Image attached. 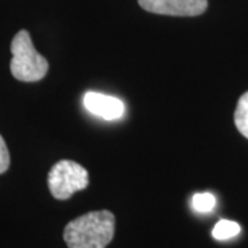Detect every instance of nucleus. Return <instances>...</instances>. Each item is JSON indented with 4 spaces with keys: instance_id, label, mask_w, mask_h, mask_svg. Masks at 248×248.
<instances>
[{
    "instance_id": "obj_1",
    "label": "nucleus",
    "mask_w": 248,
    "mask_h": 248,
    "mask_svg": "<svg viewBox=\"0 0 248 248\" xmlns=\"http://www.w3.org/2000/svg\"><path fill=\"white\" fill-rule=\"evenodd\" d=\"M115 236V215L108 211H91L71 221L63 231L68 248H107Z\"/></svg>"
},
{
    "instance_id": "obj_2",
    "label": "nucleus",
    "mask_w": 248,
    "mask_h": 248,
    "mask_svg": "<svg viewBox=\"0 0 248 248\" xmlns=\"http://www.w3.org/2000/svg\"><path fill=\"white\" fill-rule=\"evenodd\" d=\"M11 63L13 76L19 81H39L48 72V62L42 54L36 51L28 31H19L11 42Z\"/></svg>"
},
{
    "instance_id": "obj_3",
    "label": "nucleus",
    "mask_w": 248,
    "mask_h": 248,
    "mask_svg": "<svg viewBox=\"0 0 248 248\" xmlns=\"http://www.w3.org/2000/svg\"><path fill=\"white\" fill-rule=\"evenodd\" d=\"M87 170L72 160H61L54 164L47 177L50 193L57 200H68L76 192L89 186Z\"/></svg>"
},
{
    "instance_id": "obj_4",
    "label": "nucleus",
    "mask_w": 248,
    "mask_h": 248,
    "mask_svg": "<svg viewBox=\"0 0 248 248\" xmlns=\"http://www.w3.org/2000/svg\"><path fill=\"white\" fill-rule=\"evenodd\" d=\"M142 9L160 16L196 17L207 10V0H138Z\"/></svg>"
},
{
    "instance_id": "obj_5",
    "label": "nucleus",
    "mask_w": 248,
    "mask_h": 248,
    "mask_svg": "<svg viewBox=\"0 0 248 248\" xmlns=\"http://www.w3.org/2000/svg\"><path fill=\"white\" fill-rule=\"evenodd\" d=\"M83 102L90 113L98 116L104 120H119L123 117L125 112V107L122 99L101 93H94V91L86 93Z\"/></svg>"
},
{
    "instance_id": "obj_6",
    "label": "nucleus",
    "mask_w": 248,
    "mask_h": 248,
    "mask_svg": "<svg viewBox=\"0 0 248 248\" xmlns=\"http://www.w3.org/2000/svg\"><path fill=\"white\" fill-rule=\"evenodd\" d=\"M234 124L243 137L248 140V91L240 97L234 110Z\"/></svg>"
},
{
    "instance_id": "obj_7",
    "label": "nucleus",
    "mask_w": 248,
    "mask_h": 248,
    "mask_svg": "<svg viewBox=\"0 0 248 248\" xmlns=\"http://www.w3.org/2000/svg\"><path fill=\"white\" fill-rule=\"evenodd\" d=\"M241 231L240 225L237 222L222 219L219 221L213 229V237L215 240H229L232 237H236Z\"/></svg>"
},
{
    "instance_id": "obj_8",
    "label": "nucleus",
    "mask_w": 248,
    "mask_h": 248,
    "mask_svg": "<svg viewBox=\"0 0 248 248\" xmlns=\"http://www.w3.org/2000/svg\"><path fill=\"white\" fill-rule=\"evenodd\" d=\"M217 204V200H215V196L213 193H196L193 197H192V207L195 208V211L197 213H210L213 211L214 207Z\"/></svg>"
},
{
    "instance_id": "obj_9",
    "label": "nucleus",
    "mask_w": 248,
    "mask_h": 248,
    "mask_svg": "<svg viewBox=\"0 0 248 248\" xmlns=\"http://www.w3.org/2000/svg\"><path fill=\"white\" fill-rule=\"evenodd\" d=\"M10 167V153L7 145L0 135V174H4Z\"/></svg>"
}]
</instances>
